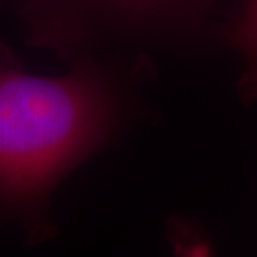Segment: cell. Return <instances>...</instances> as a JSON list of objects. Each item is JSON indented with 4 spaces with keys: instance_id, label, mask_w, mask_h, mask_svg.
<instances>
[{
    "instance_id": "6da1fadb",
    "label": "cell",
    "mask_w": 257,
    "mask_h": 257,
    "mask_svg": "<svg viewBox=\"0 0 257 257\" xmlns=\"http://www.w3.org/2000/svg\"><path fill=\"white\" fill-rule=\"evenodd\" d=\"M35 75L0 40V227L29 244L57 236L50 202L63 179L119 140L133 118L136 65L83 57Z\"/></svg>"
},
{
    "instance_id": "7a4b0ae2",
    "label": "cell",
    "mask_w": 257,
    "mask_h": 257,
    "mask_svg": "<svg viewBox=\"0 0 257 257\" xmlns=\"http://www.w3.org/2000/svg\"><path fill=\"white\" fill-rule=\"evenodd\" d=\"M212 0H0L25 42L72 63L110 57L113 40L174 27L206 12Z\"/></svg>"
},
{
    "instance_id": "3957f363",
    "label": "cell",
    "mask_w": 257,
    "mask_h": 257,
    "mask_svg": "<svg viewBox=\"0 0 257 257\" xmlns=\"http://www.w3.org/2000/svg\"><path fill=\"white\" fill-rule=\"evenodd\" d=\"M231 42L240 53L244 73L240 91L247 100L257 98V0H242L240 12L231 27Z\"/></svg>"
},
{
    "instance_id": "277c9868",
    "label": "cell",
    "mask_w": 257,
    "mask_h": 257,
    "mask_svg": "<svg viewBox=\"0 0 257 257\" xmlns=\"http://www.w3.org/2000/svg\"><path fill=\"white\" fill-rule=\"evenodd\" d=\"M166 237L176 257H214L209 234L194 217L183 214L168 217Z\"/></svg>"
}]
</instances>
